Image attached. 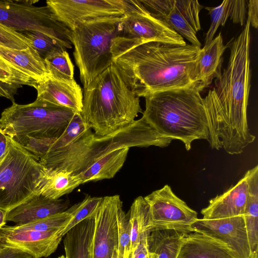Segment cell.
Wrapping results in <instances>:
<instances>
[{
    "label": "cell",
    "instance_id": "obj_43",
    "mask_svg": "<svg viewBox=\"0 0 258 258\" xmlns=\"http://www.w3.org/2000/svg\"><path fill=\"white\" fill-rule=\"evenodd\" d=\"M8 212L0 208V229L6 225Z\"/></svg>",
    "mask_w": 258,
    "mask_h": 258
},
{
    "label": "cell",
    "instance_id": "obj_35",
    "mask_svg": "<svg viewBox=\"0 0 258 258\" xmlns=\"http://www.w3.org/2000/svg\"><path fill=\"white\" fill-rule=\"evenodd\" d=\"M21 32L30 42L31 46L44 58L52 51L61 46L51 37L39 32L24 31Z\"/></svg>",
    "mask_w": 258,
    "mask_h": 258
},
{
    "label": "cell",
    "instance_id": "obj_16",
    "mask_svg": "<svg viewBox=\"0 0 258 258\" xmlns=\"http://www.w3.org/2000/svg\"><path fill=\"white\" fill-rule=\"evenodd\" d=\"M35 89L37 92L36 100L81 112L83 93L75 79L59 80L48 75L37 83Z\"/></svg>",
    "mask_w": 258,
    "mask_h": 258
},
{
    "label": "cell",
    "instance_id": "obj_4",
    "mask_svg": "<svg viewBox=\"0 0 258 258\" xmlns=\"http://www.w3.org/2000/svg\"><path fill=\"white\" fill-rule=\"evenodd\" d=\"M139 113H143L139 97L113 62L84 88L81 114L97 136H107L127 126Z\"/></svg>",
    "mask_w": 258,
    "mask_h": 258
},
{
    "label": "cell",
    "instance_id": "obj_17",
    "mask_svg": "<svg viewBox=\"0 0 258 258\" xmlns=\"http://www.w3.org/2000/svg\"><path fill=\"white\" fill-rule=\"evenodd\" d=\"M248 192L246 173L234 186L209 201L201 210L203 219H218L243 215Z\"/></svg>",
    "mask_w": 258,
    "mask_h": 258
},
{
    "label": "cell",
    "instance_id": "obj_25",
    "mask_svg": "<svg viewBox=\"0 0 258 258\" xmlns=\"http://www.w3.org/2000/svg\"><path fill=\"white\" fill-rule=\"evenodd\" d=\"M0 56L38 82L48 76L44 59L31 46L25 49L18 50L0 45Z\"/></svg>",
    "mask_w": 258,
    "mask_h": 258
},
{
    "label": "cell",
    "instance_id": "obj_27",
    "mask_svg": "<svg viewBox=\"0 0 258 258\" xmlns=\"http://www.w3.org/2000/svg\"><path fill=\"white\" fill-rule=\"evenodd\" d=\"M185 234L171 229L150 231L147 243L152 258H177Z\"/></svg>",
    "mask_w": 258,
    "mask_h": 258
},
{
    "label": "cell",
    "instance_id": "obj_1",
    "mask_svg": "<svg viewBox=\"0 0 258 258\" xmlns=\"http://www.w3.org/2000/svg\"><path fill=\"white\" fill-rule=\"evenodd\" d=\"M250 23L227 43L230 54L227 67L216 78L215 86L203 98L212 149L223 148L239 154L255 137L249 131L247 108L250 87Z\"/></svg>",
    "mask_w": 258,
    "mask_h": 258
},
{
    "label": "cell",
    "instance_id": "obj_2",
    "mask_svg": "<svg viewBox=\"0 0 258 258\" xmlns=\"http://www.w3.org/2000/svg\"><path fill=\"white\" fill-rule=\"evenodd\" d=\"M201 48L192 44L159 42L138 44L116 36L113 62L132 91L145 97L168 90L203 86L196 81L197 61Z\"/></svg>",
    "mask_w": 258,
    "mask_h": 258
},
{
    "label": "cell",
    "instance_id": "obj_8",
    "mask_svg": "<svg viewBox=\"0 0 258 258\" xmlns=\"http://www.w3.org/2000/svg\"><path fill=\"white\" fill-rule=\"evenodd\" d=\"M121 18L84 22L72 30L74 56L84 88L113 62L111 46L117 36Z\"/></svg>",
    "mask_w": 258,
    "mask_h": 258
},
{
    "label": "cell",
    "instance_id": "obj_13",
    "mask_svg": "<svg viewBox=\"0 0 258 258\" xmlns=\"http://www.w3.org/2000/svg\"><path fill=\"white\" fill-rule=\"evenodd\" d=\"M117 36L138 44L149 42L179 45L186 44L181 35L149 12L122 16Z\"/></svg>",
    "mask_w": 258,
    "mask_h": 258
},
{
    "label": "cell",
    "instance_id": "obj_3",
    "mask_svg": "<svg viewBox=\"0 0 258 258\" xmlns=\"http://www.w3.org/2000/svg\"><path fill=\"white\" fill-rule=\"evenodd\" d=\"M202 86L168 90L145 97V120L163 137L181 141L191 149L196 140H209L206 111Z\"/></svg>",
    "mask_w": 258,
    "mask_h": 258
},
{
    "label": "cell",
    "instance_id": "obj_19",
    "mask_svg": "<svg viewBox=\"0 0 258 258\" xmlns=\"http://www.w3.org/2000/svg\"><path fill=\"white\" fill-rule=\"evenodd\" d=\"M70 205L68 200H52L40 195L8 212L7 221L17 225L26 224L66 211Z\"/></svg>",
    "mask_w": 258,
    "mask_h": 258
},
{
    "label": "cell",
    "instance_id": "obj_41",
    "mask_svg": "<svg viewBox=\"0 0 258 258\" xmlns=\"http://www.w3.org/2000/svg\"><path fill=\"white\" fill-rule=\"evenodd\" d=\"M248 8L247 19L252 27L257 28L258 26V1L249 0L247 2Z\"/></svg>",
    "mask_w": 258,
    "mask_h": 258
},
{
    "label": "cell",
    "instance_id": "obj_38",
    "mask_svg": "<svg viewBox=\"0 0 258 258\" xmlns=\"http://www.w3.org/2000/svg\"><path fill=\"white\" fill-rule=\"evenodd\" d=\"M247 1L244 0H231L230 18L235 24L241 26L245 22Z\"/></svg>",
    "mask_w": 258,
    "mask_h": 258
},
{
    "label": "cell",
    "instance_id": "obj_31",
    "mask_svg": "<svg viewBox=\"0 0 258 258\" xmlns=\"http://www.w3.org/2000/svg\"><path fill=\"white\" fill-rule=\"evenodd\" d=\"M48 75L59 80L71 81L74 78V67L69 53L59 47L44 58Z\"/></svg>",
    "mask_w": 258,
    "mask_h": 258
},
{
    "label": "cell",
    "instance_id": "obj_15",
    "mask_svg": "<svg viewBox=\"0 0 258 258\" xmlns=\"http://www.w3.org/2000/svg\"><path fill=\"white\" fill-rule=\"evenodd\" d=\"M191 228L192 232L226 244L234 258H252L243 215L218 219L198 218Z\"/></svg>",
    "mask_w": 258,
    "mask_h": 258
},
{
    "label": "cell",
    "instance_id": "obj_9",
    "mask_svg": "<svg viewBox=\"0 0 258 258\" xmlns=\"http://www.w3.org/2000/svg\"><path fill=\"white\" fill-rule=\"evenodd\" d=\"M73 217L70 208L51 216L22 225L0 229V244L22 250L34 258L46 257L57 249L62 230Z\"/></svg>",
    "mask_w": 258,
    "mask_h": 258
},
{
    "label": "cell",
    "instance_id": "obj_5",
    "mask_svg": "<svg viewBox=\"0 0 258 258\" xmlns=\"http://www.w3.org/2000/svg\"><path fill=\"white\" fill-rule=\"evenodd\" d=\"M172 140L163 137L142 117L127 126L104 136L92 130L63 149L45 154L39 159L46 168L69 171L78 176L90 165L113 150L121 148L166 147Z\"/></svg>",
    "mask_w": 258,
    "mask_h": 258
},
{
    "label": "cell",
    "instance_id": "obj_14",
    "mask_svg": "<svg viewBox=\"0 0 258 258\" xmlns=\"http://www.w3.org/2000/svg\"><path fill=\"white\" fill-rule=\"evenodd\" d=\"M122 202L119 196L103 197L93 214L95 228L90 247L91 258H111L117 250V212Z\"/></svg>",
    "mask_w": 258,
    "mask_h": 258
},
{
    "label": "cell",
    "instance_id": "obj_24",
    "mask_svg": "<svg viewBox=\"0 0 258 258\" xmlns=\"http://www.w3.org/2000/svg\"><path fill=\"white\" fill-rule=\"evenodd\" d=\"M82 184L78 176L69 171L44 167L40 176L39 188L41 195L50 200H56Z\"/></svg>",
    "mask_w": 258,
    "mask_h": 258
},
{
    "label": "cell",
    "instance_id": "obj_39",
    "mask_svg": "<svg viewBox=\"0 0 258 258\" xmlns=\"http://www.w3.org/2000/svg\"><path fill=\"white\" fill-rule=\"evenodd\" d=\"M150 231L145 232L140 237L139 242L132 258H152L147 243V236Z\"/></svg>",
    "mask_w": 258,
    "mask_h": 258
},
{
    "label": "cell",
    "instance_id": "obj_6",
    "mask_svg": "<svg viewBox=\"0 0 258 258\" xmlns=\"http://www.w3.org/2000/svg\"><path fill=\"white\" fill-rule=\"evenodd\" d=\"M75 112L35 100L27 104H12L1 113L4 133L25 145L30 139L57 138L63 133Z\"/></svg>",
    "mask_w": 258,
    "mask_h": 258
},
{
    "label": "cell",
    "instance_id": "obj_34",
    "mask_svg": "<svg viewBox=\"0 0 258 258\" xmlns=\"http://www.w3.org/2000/svg\"><path fill=\"white\" fill-rule=\"evenodd\" d=\"M231 0H224L216 7H206L211 17V25L206 34L205 44H209L220 26H224L230 16Z\"/></svg>",
    "mask_w": 258,
    "mask_h": 258
},
{
    "label": "cell",
    "instance_id": "obj_20",
    "mask_svg": "<svg viewBox=\"0 0 258 258\" xmlns=\"http://www.w3.org/2000/svg\"><path fill=\"white\" fill-rule=\"evenodd\" d=\"M177 258H234L226 244L197 232L185 234Z\"/></svg>",
    "mask_w": 258,
    "mask_h": 258
},
{
    "label": "cell",
    "instance_id": "obj_23",
    "mask_svg": "<svg viewBox=\"0 0 258 258\" xmlns=\"http://www.w3.org/2000/svg\"><path fill=\"white\" fill-rule=\"evenodd\" d=\"M94 228L93 215L66 233L63 241L66 258H91L90 247Z\"/></svg>",
    "mask_w": 258,
    "mask_h": 258
},
{
    "label": "cell",
    "instance_id": "obj_11",
    "mask_svg": "<svg viewBox=\"0 0 258 258\" xmlns=\"http://www.w3.org/2000/svg\"><path fill=\"white\" fill-rule=\"evenodd\" d=\"M149 208L150 231L171 229L184 234L192 232L197 213L179 198L168 185L144 197Z\"/></svg>",
    "mask_w": 258,
    "mask_h": 258
},
{
    "label": "cell",
    "instance_id": "obj_12",
    "mask_svg": "<svg viewBox=\"0 0 258 258\" xmlns=\"http://www.w3.org/2000/svg\"><path fill=\"white\" fill-rule=\"evenodd\" d=\"M46 6L71 30L81 23L125 13L124 0H47Z\"/></svg>",
    "mask_w": 258,
    "mask_h": 258
},
{
    "label": "cell",
    "instance_id": "obj_33",
    "mask_svg": "<svg viewBox=\"0 0 258 258\" xmlns=\"http://www.w3.org/2000/svg\"><path fill=\"white\" fill-rule=\"evenodd\" d=\"M118 244L117 258H130L131 251V228L128 214L120 206L117 212Z\"/></svg>",
    "mask_w": 258,
    "mask_h": 258
},
{
    "label": "cell",
    "instance_id": "obj_37",
    "mask_svg": "<svg viewBox=\"0 0 258 258\" xmlns=\"http://www.w3.org/2000/svg\"><path fill=\"white\" fill-rule=\"evenodd\" d=\"M153 16L163 20L173 8L175 0H139Z\"/></svg>",
    "mask_w": 258,
    "mask_h": 258
},
{
    "label": "cell",
    "instance_id": "obj_7",
    "mask_svg": "<svg viewBox=\"0 0 258 258\" xmlns=\"http://www.w3.org/2000/svg\"><path fill=\"white\" fill-rule=\"evenodd\" d=\"M7 140L6 152L0 159V208L9 212L40 195V178L44 167L14 139L7 136Z\"/></svg>",
    "mask_w": 258,
    "mask_h": 258
},
{
    "label": "cell",
    "instance_id": "obj_29",
    "mask_svg": "<svg viewBox=\"0 0 258 258\" xmlns=\"http://www.w3.org/2000/svg\"><path fill=\"white\" fill-rule=\"evenodd\" d=\"M128 215L131 228L130 258H132L141 236L145 232L150 231L149 208L144 197H138L134 201Z\"/></svg>",
    "mask_w": 258,
    "mask_h": 258
},
{
    "label": "cell",
    "instance_id": "obj_44",
    "mask_svg": "<svg viewBox=\"0 0 258 258\" xmlns=\"http://www.w3.org/2000/svg\"><path fill=\"white\" fill-rule=\"evenodd\" d=\"M111 258H117V250H116L113 252Z\"/></svg>",
    "mask_w": 258,
    "mask_h": 258
},
{
    "label": "cell",
    "instance_id": "obj_28",
    "mask_svg": "<svg viewBox=\"0 0 258 258\" xmlns=\"http://www.w3.org/2000/svg\"><path fill=\"white\" fill-rule=\"evenodd\" d=\"M38 82L0 56V97L14 101L19 88L27 85L36 87Z\"/></svg>",
    "mask_w": 258,
    "mask_h": 258
},
{
    "label": "cell",
    "instance_id": "obj_18",
    "mask_svg": "<svg viewBox=\"0 0 258 258\" xmlns=\"http://www.w3.org/2000/svg\"><path fill=\"white\" fill-rule=\"evenodd\" d=\"M203 8L198 1L175 0L172 10L162 21L191 44L201 47L197 33L201 29L199 13Z\"/></svg>",
    "mask_w": 258,
    "mask_h": 258
},
{
    "label": "cell",
    "instance_id": "obj_40",
    "mask_svg": "<svg viewBox=\"0 0 258 258\" xmlns=\"http://www.w3.org/2000/svg\"><path fill=\"white\" fill-rule=\"evenodd\" d=\"M0 258H34L30 254L17 248L0 244Z\"/></svg>",
    "mask_w": 258,
    "mask_h": 258
},
{
    "label": "cell",
    "instance_id": "obj_30",
    "mask_svg": "<svg viewBox=\"0 0 258 258\" xmlns=\"http://www.w3.org/2000/svg\"><path fill=\"white\" fill-rule=\"evenodd\" d=\"M91 130L81 113L75 112L63 133L50 143L40 157L47 153L57 151L70 146Z\"/></svg>",
    "mask_w": 258,
    "mask_h": 258
},
{
    "label": "cell",
    "instance_id": "obj_21",
    "mask_svg": "<svg viewBox=\"0 0 258 258\" xmlns=\"http://www.w3.org/2000/svg\"><path fill=\"white\" fill-rule=\"evenodd\" d=\"M227 48V45H224L221 33H219L209 44L201 49L197 61L196 78L204 88L209 85L214 78L220 76L223 54Z\"/></svg>",
    "mask_w": 258,
    "mask_h": 258
},
{
    "label": "cell",
    "instance_id": "obj_22",
    "mask_svg": "<svg viewBox=\"0 0 258 258\" xmlns=\"http://www.w3.org/2000/svg\"><path fill=\"white\" fill-rule=\"evenodd\" d=\"M248 192L243 214L252 258L258 255V166L246 172Z\"/></svg>",
    "mask_w": 258,
    "mask_h": 258
},
{
    "label": "cell",
    "instance_id": "obj_36",
    "mask_svg": "<svg viewBox=\"0 0 258 258\" xmlns=\"http://www.w3.org/2000/svg\"><path fill=\"white\" fill-rule=\"evenodd\" d=\"M0 45L7 48L23 50L31 46L30 42L21 32L0 23Z\"/></svg>",
    "mask_w": 258,
    "mask_h": 258
},
{
    "label": "cell",
    "instance_id": "obj_32",
    "mask_svg": "<svg viewBox=\"0 0 258 258\" xmlns=\"http://www.w3.org/2000/svg\"><path fill=\"white\" fill-rule=\"evenodd\" d=\"M103 197L86 196L81 202L71 207L73 217L62 230L63 236L76 224L92 216L100 204Z\"/></svg>",
    "mask_w": 258,
    "mask_h": 258
},
{
    "label": "cell",
    "instance_id": "obj_26",
    "mask_svg": "<svg viewBox=\"0 0 258 258\" xmlns=\"http://www.w3.org/2000/svg\"><path fill=\"white\" fill-rule=\"evenodd\" d=\"M129 148L114 150L102 157L90 165L77 176L82 184L113 178L123 166Z\"/></svg>",
    "mask_w": 258,
    "mask_h": 258
},
{
    "label": "cell",
    "instance_id": "obj_10",
    "mask_svg": "<svg viewBox=\"0 0 258 258\" xmlns=\"http://www.w3.org/2000/svg\"><path fill=\"white\" fill-rule=\"evenodd\" d=\"M38 1H0V23L18 32L33 31L55 40L63 48H72V30L46 6Z\"/></svg>",
    "mask_w": 258,
    "mask_h": 258
},
{
    "label": "cell",
    "instance_id": "obj_42",
    "mask_svg": "<svg viewBox=\"0 0 258 258\" xmlns=\"http://www.w3.org/2000/svg\"><path fill=\"white\" fill-rule=\"evenodd\" d=\"M7 145V136L4 133L0 125V159L6 152Z\"/></svg>",
    "mask_w": 258,
    "mask_h": 258
}]
</instances>
